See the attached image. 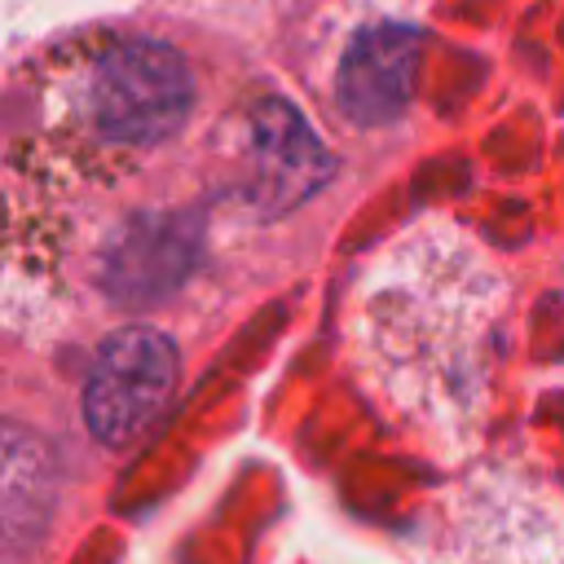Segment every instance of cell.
Here are the masks:
<instances>
[{"label":"cell","mask_w":564,"mask_h":564,"mask_svg":"<svg viewBox=\"0 0 564 564\" xmlns=\"http://www.w3.org/2000/svg\"><path fill=\"white\" fill-rule=\"evenodd\" d=\"M419 70V31L410 26H370L352 40V48L339 62L335 101L344 119L361 128L392 123L414 93Z\"/></svg>","instance_id":"obj_4"},{"label":"cell","mask_w":564,"mask_h":564,"mask_svg":"<svg viewBox=\"0 0 564 564\" xmlns=\"http://www.w3.org/2000/svg\"><path fill=\"white\" fill-rule=\"evenodd\" d=\"M507 278L458 225L427 216L366 260L348 352L379 410L441 458H467L489 419Z\"/></svg>","instance_id":"obj_1"},{"label":"cell","mask_w":564,"mask_h":564,"mask_svg":"<svg viewBox=\"0 0 564 564\" xmlns=\"http://www.w3.org/2000/svg\"><path fill=\"white\" fill-rule=\"evenodd\" d=\"M176 388V344L154 326L115 330L84 383V423L101 445L137 441Z\"/></svg>","instance_id":"obj_3"},{"label":"cell","mask_w":564,"mask_h":564,"mask_svg":"<svg viewBox=\"0 0 564 564\" xmlns=\"http://www.w3.org/2000/svg\"><path fill=\"white\" fill-rule=\"evenodd\" d=\"M423 564H564V498L507 467L471 471L445 498Z\"/></svg>","instance_id":"obj_2"}]
</instances>
